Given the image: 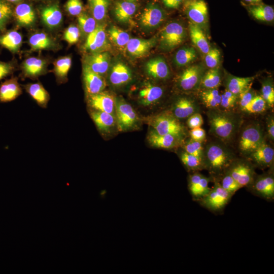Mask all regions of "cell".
<instances>
[{"label": "cell", "mask_w": 274, "mask_h": 274, "mask_svg": "<svg viewBox=\"0 0 274 274\" xmlns=\"http://www.w3.org/2000/svg\"><path fill=\"white\" fill-rule=\"evenodd\" d=\"M180 159L184 165L189 170L198 171L205 169L203 160L185 151L180 155Z\"/></svg>", "instance_id": "obj_44"}, {"label": "cell", "mask_w": 274, "mask_h": 274, "mask_svg": "<svg viewBox=\"0 0 274 274\" xmlns=\"http://www.w3.org/2000/svg\"><path fill=\"white\" fill-rule=\"evenodd\" d=\"M13 16V10L10 3L6 0H0V30H5L6 27Z\"/></svg>", "instance_id": "obj_45"}, {"label": "cell", "mask_w": 274, "mask_h": 274, "mask_svg": "<svg viewBox=\"0 0 274 274\" xmlns=\"http://www.w3.org/2000/svg\"><path fill=\"white\" fill-rule=\"evenodd\" d=\"M238 100V96L232 93L226 89L221 94L220 107L223 111L228 112L233 110L235 107Z\"/></svg>", "instance_id": "obj_47"}, {"label": "cell", "mask_w": 274, "mask_h": 274, "mask_svg": "<svg viewBox=\"0 0 274 274\" xmlns=\"http://www.w3.org/2000/svg\"><path fill=\"white\" fill-rule=\"evenodd\" d=\"M254 77H238L232 75H227L225 78L226 89L238 96L243 91L250 87Z\"/></svg>", "instance_id": "obj_31"}, {"label": "cell", "mask_w": 274, "mask_h": 274, "mask_svg": "<svg viewBox=\"0 0 274 274\" xmlns=\"http://www.w3.org/2000/svg\"><path fill=\"white\" fill-rule=\"evenodd\" d=\"M115 111L118 129L125 131L133 127L138 121V116L133 108L121 98H115Z\"/></svg>", "instance_id": "obj_9"}, {"label": "cell", "mask_w": 274, "mask_h": 274, "mask_svg": "<svg viewBox=\"0 0 274 274\" xmlns=\"http://www.w3.org/2000/svg\"><path fill=\"white\" fill-rule=\"evenodd\" d=\"M198 110L196 103L187 97L178 99L172 109L173 115L177 119L188 118L191 115L198 112Z\"/></svg>", "instance_id": "obj_29"}, {"label": "cell", "mask_w": 274, "mask_h": 274, "mask_svg": "<svg viewBox=\"0 0 274 274\" xmlns=\"http://www.w3.org/2000/svg\"><path fill=\"white\" fill-rule=\"evenodd\" d=\"M203 123L202 116L198 112L190 116L187 121L188 126L191 129L200 127Z\"/></svg>", "instance_id": "obj_56"}, {"label": "cell", "mask_w": 274, "mask_h": 274, "mask_svg": "<svg viewBox=\"0 0 274 274\" xmlns=\"http://www.w3.org/2000/svg\"><path fill=\"white\" fill-rule=\"evenodd\" d=\"M210 179L198 172H195L189 176L188 188L194 200L197 201L209 192L211 189L209 186Z\"/></svg>", "instance_id": "obj_19"}, {"label": "cell", "mask_w": 274, "mask_h": 274, "mask_svg": "<svg viewBox=\"0 0 274 274\" xmlns=\"http://www.w3.org/2000/svg\"><path fill=\"white\" fill-rule=\"evenodd\" d=\"M105 25L98 24L96 28L87 36L83 49L86 53L108 51L110 49Z\"/></svg>", "instance_id": "obj_6"}, {"label": "cell", "mask_w": 274, "mask_h": 274, "mask_svg": "<svg viewBox=\"0 0 274 274\" xmlns=\"http://www.w3.org/2000/svg\"><path fill=\"white\" fill-rule=\"evenodd\" d=\"M248 10L254 18L259 21L271 22L274 19V10L269 5L257 4L249 7Z\"/></svg>", "instance_id": "obj_39"}, {"label": "cell", "mask_w": 274, "mask_h": 274, "mask_svg": "<svg viewBox=\"0 0 274 274\" xmlns=\"http://www.w3.org/2000/svg\"><path fill=\"white\" fill-rule=\"evenodd\" d=\"M72 63V59L71 55L60 57L53 62L52 72L58 84L64 83L67 81V75Z\"/></svg>", "instance_id": "obj_36"}, {"label": "cell", "mask_w": 274, "mask_h": 274, "mask_svg": "<svg viewBox=\"0 0 274 274\" xmlns=\"http://www.w3.org/2000/svg\"><path fill=\"white\" fill-rule=\"evenodd\" d=\"M221 83V76L219 67L210 68L203 74L200 85L204 89H217Z\"/></svg>", "instance_id": "obj_40"}, {"label": "cell", "mask_w": 274, "mask_h": 274, "mask_svg": "<svg viewBox=\"0 0 274 274\" xmlns=\"http://www.w3.org/2000/svg\"><path fill=\"white\" fill-rule=\"evenodd\" d=\"M203 74V68L201 65L195 64L190 66L180 75L178 84L182 90H194L200 85Z\"/></svg>", "instance_id": "obj_13"}, {"label": "cell", "mask_w": 274, "mask_h": 274, "mask_svg": "<svg viewBox=\"0 0 274 274\" xmlns=\"http://www.w3.org/2000/svg\"><path fill=\"white\" fill-rule=\"evenodd\" d=\"M183 0H162L164 6L168 9H177L182 3Z\"/></svg>", "instance_id": "obj_58"}, {"label": "cell", "mask_w": 274, "mask_h": 274, "mask_svg": "<svg viewBox=\"0 0 274 274\" xmlns=\"http://www.w3.org/2000/svg\"><path fill=\"white\" fill-rule=\"evenodd\" d=\"M23 37L16 30H9L0 35V46L13 54L18 53L22 44Z\"/></svg>", "instance_id": "obj_30"}, {"label": "cell", "mask_w": 274, "mask_h": 274, "mask_svg": "<svg viewBox=\"0 0 274 274\" xmlns=\"http://www.w3.org/2000/svg\"><path fill=\"white\" fill-rule=\"evenodd\" d=\"M267 131L271 140L274 139V120L273 116H270L267 120Z\"/></svg>", "instance_id": "obj_59"}, {"label": "cell", "mask_w": 274, "mask_h": 274, "mask_svg": "<svg viewBox=\"0 0 274 274\" xmlns=\"http://www.w3.org/2000/svg\"><path fill=\"white\" fill-rule=\"evenodd\" d=\"M226 171L242 188L249 186L256 176L253 166L243 160H234Z\"/></svg>", "instance_id": "obj_12"}, {"label": "cell", "mask_w": 274, "mask_h": 274, "mask_svg": "<svg viewBox=\"0 0 274 274\" xmlns=\"http://www.w3.org/2000/svg\"><path fill=\"white\" fill-rule=\"evenodd\" d=\"M23 87L39 106L43 108L47 107L50 95L40 82L25 84Z\"/></svg>", "instance_id": "obj_34"}, {"label": "cell", "mask_w": 274, "mask_h": 274, "mask_svg": "<svg viewBox=\"0 0 274 274\" xmlns=\"http://www.w3.org/2000/svg\"><path fill=\"white\" fill-rule=\"evenodd\" d=\"M139 7L137 3L125 0L116 1L113 9L114 16L120 23H128L136 12Z\"/></svg>", "instance_id": "obj_21"}, {"label": "cell", "mask_w": 274, "mask_h": 274, "mask_svg": "<svg viewBox=\"0 0 274 274\" xmlns=\"http://www.w3.org/2000/svg\"><path fill=\"white\" fill-rule=\"evenodd\" d=\"M88 106L91 109L113 114L115 110V98L110 93L104 91L87 96Z\"/></svg>", "instance_id": "obj_16"}, {"label": "cell", "mask_w": 274, "mask_h": 274, "mask_svg": "<svg viewBox=\"0 0 274 274\" xmlns=\"http://www.w3.org/2000/svg\"><path fill=\"white\" fill-rule=\"evenodd\" d=\"M147 139L149 144L154 147L170 149L177 145L179 138L171 134H160L152 130Z\"/></svg>", "instance_id": "obj_35"}, {"label": "cell", "mask_w": 274, "mask_h": 274, "mask_svg": "<svg viewBox=\"0 0 274 274\" xmlns=\"http://www.w3.org/2000/svg\"><path fill=\"white\" fill-rule=\"evenodd\" d=\"M22 93V88L18 83V78L12 77L0 85V103L14 100Z\"/></svg>", "instance_id": "obj_26"}, {"label": "cell", "mask_w": 274, "mask_h": 274, "mask_svg": "<svg viewBox=\"0 0 274 274\" xmlns=\"http://www.w3.org/2000/svg\"><path fill=\"white\" fill-rule=\"evenodd\" d=\"M222 176L221 181H218L219 182L222 187L232 195L242 188L227 171L226 170Z\"/></svg>", "instance_id": "obj_46"}, {"label": "cell", "mask_w": 274, "mask_h": 274, "mask_svg": "<svg viewBox=\"0 0 274 274\" xmlns=\"http://www.w3.org/2000/svg\"><path fill=\"white\" fill-rule=\"evenodd\" d=\"M125 1L130 2L136 3L138 1H139L140 0H125Z\"/></svg>", "instance_id": "obj_62"}, {"label": "cell", "mask_w": 274, "mask_h": 274, "mask_svg": "<svg viewBox=\"0 0 274 274\" xmlns=\"http://www.w3.org/2000/svg\"><path fill=\"white\" fill-rule=\"evenodd\" d=\"M83 80L86 96L104 91L106 82L104 77L83 65Z\"/></svg>", "instance_id": "obj_20"}, {"label": "cell", "mask_w": 274, "mask_h": 274, "mask_svg": "<svg viewBox=\"0 0 274 274\" xmlns=\"http://www.w3.org/2000/svg\"><path fill=\"white\" fill-rule=\"evenodd\" d=\"M157 42L155 38L144 39L138 38H130L125 51L133 58H140L146 56L154 47Z\"/></svg>", "instance_id": "obj_18"}, {"label": "cell", "mask_w": 274, "mask_h": 274, "mask_svg": "<svg viewBox=\"0 0 274 274\" xmlns=\"http://www.w3.org/2000/svg\"><path fill=\"white\" fill-rule=\"evenodd\" d=\"M9 3H13V4H16L18 3V2H20L21 0H6Z\"/></svg>", "instance_id": "obj_61"}, {"label": "cell", "mask_w": 274, "mask_h": 274, "mask_svg": "<svg viewBox=\"0 0 274 274\" xmlns=\"http://www.w3.org/2000/svg\"><path fill=\"white\" fill-rule=\"evenodd\" d=\"M166 13L158 4L150 3L143 9L139 24L145 30H153L158 28L165 21Z\"/></svg>", "instance_id": "obj_5"}, {"label": "cell", "mask_w": 274, "mask_h": 274, "mask_svg": "<svg viewBox=\"0 0 274 274\" xmlns=\"http://www.w3.org/2000/svg\"><path fill=\"white\" fill-rule=\"evenodd\" d=\"M211 133L223 140L230 139L236 126L231 114L224 111L212 110L208 114Z\"/></svg>", "instance_id": "obj_2"}, {"label": "cell", "mask_w": 274, "mask_h": 274, "mask_svg": "<svg viewBox=\"0 0 274 274\" xmlns=\"http://www.w3.org/2000/svg\"><path fill=\"white\" fill-rule=\"evenodd\" d=\"M189 133L191 139L195 141L202 142L206 138V132L200 127L191 129Z\"/></svg>", "instance_id": "obj_57"}, {"label": "cell", "mask_w": 274, "mask_h": 274, "mask_svg": "<svg viewBox=\"0 0 274 274\" xmlns=\"http://www.w3.org/2000/svg\"><path fill=\"white\" fill-rule=\"evenodd\" d=\"M49 62L39 56H31L26 58L21 64V77L23 78L37 79L48 72Z\"/></svg>", "instance_id": "obj_11"}, {"label": "cell", "mask_w": 274, "mask_h": 274, "mask_svg": "<svg viewBox=\"0 0 274 274\" xmlns=\"http://www.w3.org/2000/svg\"><path fill=\"white\" fill-rule=\"evenodd\" d=\"M77 20L81 32L86 36L93 31L98 25L97 22L91 15L84 12L77 16Z\"/></svg>", "instance_id": "obj_43"}, {"label": "cell", "mask_w": 274, "mask_h": 274, "mask_svg": "<svg viewBox=\"0 0 274 274\" xmlns=\"http://www.w3.org/2000/svg\"><path fill=\"white\" fill-rule=\"evenodd\" d=\"M65 11L71 16H78L84 11L82 0H67L64 5Z\"/></svg>", "instance_id": "obj_53"}, {"label": "cell", "mask_w": 274, "mask_h": 274, "mask_svg": "<svg viewBox=\"0 0 274 274\" xmlns=\"http://www.w3.org/2000/svg\"><path fill=\"white\" fill-rule=\"evenodd\" d=\"M188 27L191 41L200 52L206 54L211 48L202 28L191 22H189Z\"/></svg>", "instance_id": "obj_32"}, {"label": "cell", "mask_w": 274, "mask_h": 274, "mask_svg": "<svg viewBox=\"0 0 274 274\" xmlns=\"http://www.w3.org/2000/svg\"><path fill=\"white\" fill-rule=\"evenodd\" d=\"M184 149L188 153L203 160L204 150L201 142L191 139L184 144Z\"/></svg>", "instance_id": "obj_48"}, {"label": "cell", "mask_w": 274, "mask_h": 274, "mask_svg": "<svg viewBox=\"0 0 274 274\" xmlns=\"http://www.w3.org/2000/svg\"><path fill=\"white\" fill-rule=\"evenodd\" d=\"M197 58V54L193 47H183L179 49L176 53L174 61L179 67L184 66L193 61Z\"/></svg>", "instance_id": "obj_41"}, {"label": "cell", "mask_w": 274, "mask_h": 274, "mask_svg": "<svg viewBox=\"0 0 274 274\" xmlns=\"http://www.w3.org/2000/svg\"><path fill=\"white\" fill-rule=\"evenodd\" d=\"M245 2L251 4H257L261 1V0H244Z\"/></svg>", "instance_id": "obj_60"}, {"label": "cell", "mask_w": 274, "mask_h": 274, "mask_svg": "<svg viewBox=\"0 0 274 274\" xmlns=\"http://www.w3.org/2000/svg\"><path fill=\"white\" fill-rule=\"evenodd\" d=\"M13 16L17 25L21 27H31L36 21L35 11L27 3L18 4L13 10Z\"/></svg>", "instance_id": "obj_24"}, {"label": "cell", "mask_w": 274, "mask_h": 274, "mask_svg": "<svg viewBox=\"0 0 274 274\" xmlns=\"http://www.w3.org/2000/svg\"><path fill=\"white\" fill-rule=\"evenodd\" d=\"M255 95L249 87L238 96L239 106L243 111H245Z\"/></svg>", "instance_id": "obj_54"}, {"label": "cell", "mask_w": 274, "mask_h": 274, "mask_svg": "<svg viewBox=\"0 0 274 274\" xmlns=\"http://www.w3.org/2000/svg\"><path fill=\"white\" fill-rule=\"evenodd\" d=\"M147 74L156 79L165 80L170 76V70L166 61L162 57H157L147 61L145 65Z\"/></svg>", "instance_id": "obj_22"}, {"label": "cell", "mask_w": 274, "mask_h": 274, "mask_svg": "<svg viewBox=\"0 0 274 274\" xmlns=\"http://www.w3.org/2000/svg\"><path fill=\"white\" fill-rule=\"evenodd\" d=\"M249 155L256 165L261 167H267L271 166L273 164L274 150L264 142Z\"/></svg>", "instance_id": "obj_25"}, {"label": "cell", "mask_w": 274, "mask_h": 274, "mask_svg": "<svg viewBox=\"0 0 274 274\" xmlns=\"http://www.w3.org/2000/svg\"><path fill=\"white\" fill-rule=\"evenodd\" d=\"M234 160L231 153L219 144H211L204 151L205 169L214 176L222 175Z\"/></svg>", "instance_id": "obj_1"}, {"label": "cell", "mask_w": 274, "mask_h": 274, "mask_svg": "<svg viewBox=\"0 0 274 274\" xmlns=\"http://www.w3.org/2000/svg\"><path fill=\"white\" fill-rule=\"evenodd\" d=\"M90 115L98 129L101 132L108 133L115 125V118L113 114L91 109Z\"/></svg>", "instance_id": "obj_33"}, {"label": "cell", "mask_w": 274, "mask_h": 274, "mask_svg": "<svg viewBox=\"0 0 274 274\" xmlns=\"http://www.w3.org/2000/svg\"><path fill=\"white\" fill-rule=\"evenodd\" d=\"M131 79V71L124 63L121 61L117 62L112 66L109 80L113 86H121L125 85Z\"/></svg>", "instance_id": "obj_27"}, {"label": "cell", "mask_w": 274, "mask_h": 274, "mask_svg": "<svg viewBox=\"0 0 274 274\" xmlns=\"http://www.w3.org/2000/svg\"><path fill=\"white\" fill-rule=\"evenodd\" d=\"M255 195L267 201L274 198V178L272 173L255 177L252 183L247 187Z\"/></svg>", "instance_id": "obj_10"}, {"label": "cell", "mask_w": 274, "mask_h": 274, "mask_svg": "<svg viewBox=\"0 0 274 274\" xmlns=\"http://www.w3.org/2000/svg\"><path fill=\"white\" fill-rule=\"evenodd\" d=\"M266 105L261 95H255L245 112L251 114L260 113L265 111Z\"/></svg>", "instance_id": "obj_50"}, {"label": "cell", "mask_w": 274, "mask_h": 274, "mask_svg": "<svg viewBox=\"0 0 274 274\" xmlns=\"http://www.w3.org/2000/svg\"><path fill=\"white\" fill-rule=\"evenodd\" d=\"M221 60V54L216 48L210 49L206 54L204 61L206 65L210 68L218 67Z\"/></svg>", "instance_id": "obj_51"}, {"label": "cell", "mask_w": 274, "mask_h": 274, "mask_svg": "<svg viewBox=\"0 0 274 274\" xmlns=\"http://www.w3.org/2000/svg\"><path fill=\"white\" fill-rule=\"evenodd\" d=\"M91 15L97 22L105 20L107 17L111 0H88Z\"/></svg>", "instance_id": "obj_38"}, {"label": "cell", "mask_w": 274, "mask_h": 274, "mask_svg": "<svg viewBox=\"0 0 274 274\" xmlns=\"http://www.w3.org/2000/svg\"><path fill=\"white\" fill-rule=\"evenodd\" d=\"M186 37V31L181 23L176 21L170 22L160 32L159 48L165 51H170L182 44Z\"/></svg>", "instance_id": "obj_3"}, {"label": "cell", "mask_w": 274, "mask_h": 274, "mask_svg": "<svg viewBox=\"0 0 274 274\" xmlns=\"http://www.w3.org/2000/svg\"><path fill=\"white\" fill-rule=\"evenodd\" d=\"M41 17L43 24L50 29L59 27L62 23V13L59 7L52 4L43 8L41 11Z\"/></svg>", "instance_id": "obj_23"}, {"label": "cell", "mask_w": 274, "mask_h": 274, "mask_svg": "<svg viewBox=\"0 0 274 274\" xmlns=\"http://www.w3.org/2000/svg\"><path fill=\"white\" fill-rule=\"evenodd\" d=\"M262 128L258 124H252L242 131L239 140V148L245 154H250L264 142Z\"/></svg>", "instance_id": "obj_7"}, {"label": "cell", "mask_w": 274, "mask_h": 274, "mask_svg": "<svg viewBox=\"0 0 274 274\" xmlns=\"http://www.w3.org/2000/svg\"><path fill=\"white\" fill-rule=\"evenodd\" d=\"M232 196L222 187L218 180H215L207 195L197 201L203 207L216 212L223 209Z\"/></svg>", "instance_id": "obj_4"}, {"label": "cell", "mask_w": 274, "mask_h": 274, "mask_svg": "<svg viewBox=\"0 0 274 274\" xmlns=\"http://www.w3.org/2000/svg\"><path fill=\"white\" fill-rule=\"evenodd\" d=\"M163 94V90L161 87L150 83H146L140 89L138 98L142 105L148 106L159 100Z\"/></svg>", "instance_id": "obj_28"}, {"label": "cell", "mask_w": 274, "mask_h": 274, "mask_svg": "<svg viewBox=\"0 0 274 274\" xmlns=\"http://www.w3.org/2000/svg\"><path fill=\"white\" fill-rule=\"evenodd\" d=\"M266 105L273 107L274 104V88L271 83L264 82L262 84L261 95Z\"/></svg>", "instance_id": "obj_52"}, {"label": "cell", "mask_w": 274, "mask_h": 274, "mask_svg": "<svg viewBox=\"0 0 274 274\" xmlns=\"http://www.w3.org/2000/svg\"><path fill=\"white\" fill-rule=\"evenodd\" d=\"M200 98L208 108L215 110L220 107L221 94L217 89H204L201 93Z\"/></svg>", "instance_id": "obj_42"}, {"label": "cell", "mask_w": 274, "mask_h": 274, "mask_svg": "<svg viewBox=\"0 0 274 274\" xmlns=\"http://www.w3.org/2000/svg\"><path fill=\"white\" fill-rule=\"evenodd\" d=\"M153 130L160 134H171L180 138L183 127L174 115L161 114L156 116L152 122Z\"/></svg>", "instance_id": "obj_8"}, {"label": "cell", "mask_w": 274, "mask_h": 274, "mask_svg": "<svg viewBox=\"0 0 274 274\" xmlns=\"http://www.w3.org/2000/svg\"><path fill=\"white\" fill-rule=\"evenodd\" d=\"M0 31H1V30H0Z\"/></svg>", "instance_id": "obj_63"}, {"label": "cell", "mask_w": 274, "mask_h": 274, "mask_svg": "<svg viewBox=\"0 0 274 274\" xmlns=\"http://www.w3.org/2000/svg\"><path fill=\"white\" fill-rule=\"evenodd\" d=\"M29 51L40 50H57L60 46L57 41L50 35L44 31H36L31 34L28 41Z\"/></svg>", "instance_id": "obj_17"}, {"label": "cell", "mask_w": 274, "mask_h": 274, "mask_svg": "<svg viewBox=\"0 0 274 274\" xmlns=\"http://www.w3.org/2000/svg\"><path fill=\"white\" fill-rule=\"evenodd\" d=\"M81 36V31L77 26L71 24L64 31L63 39L69 45H72L77 43Z\"/></svg>", "instance_id": "obj_49"}, {"label": "cell", "mask_w": 274, "mask_h": 274, "mask_svg": "<svg viewBox=\"0 0 274 274\" xmlns=\"http://www.w3.org/2000/svg\"><path fill=\"white\" fill-rule=\"evenodd\" d=\"M111 56L108 51L86 53L83 58V65L102 76L110 67Z\"/></svg>", "instance_id": "obj_15"}, {"label": "cell", "mask_w": 274, "mask_h": 274, "mask_svg": "<svg viewBox=\"0 0 274 274\" xmlns=\"http://www.w3.org/2000/svg\"><path fill=\"white\" fill-rule=\"evenodd\" d=\"M16 70L14 62L0 61V81L12 75Z\"/></svg>", "instance_id": "obj_55"}, {"label": "cell", "mask_w": 274, "mask_h": 274, "mask_svg": "<svg viewBox=\"0 0 274 274\" xmlns=\"http://www.w3.org/2000/svg\"><path fill=\"white\" fill-rule=\"evenodd\" d=\"M108 38L118 49L125 51L131 38L128 33L115 25H112L106 30Z\"/></svg>", "instance_id": "obj_37"}, {"label": "cell", "mask_w": 274, "mask_h": 274, "mask_svg": "<svg viewBox=\"0 0 274 274\" xmlns=\"http://www.w3.org/2000/svg\"><path fill=\"white\" fill-rule=\"evenodd\" d=\"M185 12L190 22L202 29L208 22V9L203 0H189L185 5Z\"/></svg>", "instance_id": "obj_14"}]
</instances>
